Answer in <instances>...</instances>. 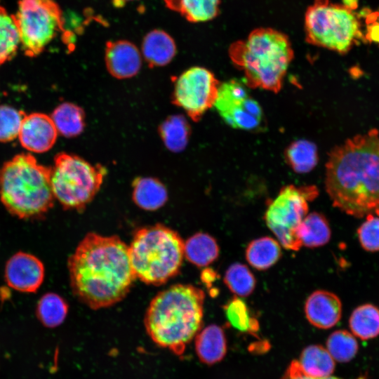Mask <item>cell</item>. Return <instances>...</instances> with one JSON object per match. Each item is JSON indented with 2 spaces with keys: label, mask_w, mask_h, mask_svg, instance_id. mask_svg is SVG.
Returning a JSON list of instances; mask_svg holds the SVG:
<instances>
[{
  "label": "cell",
  "mask_w": 379,
  "mask_h": 379,
  "mask_svg": "<svg viewBox=\"0 0 379 379\" xmlns=\"http://www.w3.org/2000/svg\"><path fill=\"white\" fill-rule=\"evenodd\" d=\"M223 309L228 321L235 328L246 332H255L258 329V320L251 315L247 305L241 298H233Z\"/></svg>",
  "instance_id": "obj_33"
},
{
  "label": "cell",
  "mask_w": 379,
  "mask_h": 379,
  "mask_svg": "<svg viewBox=\"0 0 379 379\" xmlns=\"http://www.w3.org/2000/svg\"><path fill=\"white\" fill-rule=\"evenodd\" d=\"M159 131L165 146L171 152H178L187 144L190 128L185 117L173 115L160 125Z\"/></svg>",
  "instance_id": "obj_27"
},
{
  "label": "cell",
  "mask_w": 379,
  "mask_h": 379,
  "mask_svg": "<svg viewBox=\"0 0 379 379\" xmlns=\"http://www.w3.org/2000/svg\"><path fill=\"white\" fill-rule=\"evenodd\" d=\"M205 293L191 284H178L159 292L144 319L146 331L157 345L181 355L201 328Z\"/></svg>",
  "instance_id": "obj_3"
},
{
  "label": "cell",
  "mask_w": 379,
  "mask_h": 379,
  "mask_svg": "<svg viewBox=\"0 0 379 379\" xmlns=\"http://www.w3.org/2000/svg\"><path fill=\"white\" fill-rule=\"evenodd\" d=\"M357 232L360 245L365 251H379V216L366 215Z\"/></svg>",
  "instance_id": "obj_35"
},
{
  "label": "cell",
  "mask_w": 379,
  "mask_h": 379,
  "mask_svg": "<svg viewBox=\"0 0 379 379\" xmlns=\"http://www.w3.org/2000/svg\"><path fill=\"white\" fill-rule=\"evenodd\" d=\"M5 279L11 288L22 293H35L42 284L45 269L35 255L18 252L6 262Z\"/></svg>",
  "instance_id": "obj_13"
},
{
  "label": "cell",
  "mask_w": 379,
  "mask_h": 379,
  "mask_svg": "<svg viewBox=\"0 0 379 379\" xmlns=\"http://www.w3.org/2000/svg\"><path fill=\"white\" fill-rule=\"evenodd\" d=\"M304 310L307 319L312 326L328 329L340 320L342 302L335 293L318 290L309 295Z\"/></svg>",
  "instance_id": "obj_16"
},
{
  "label": "cell",
  "mask_w": 379,
  "mask_h": 379,
  "mask_svg": "<svg viewBox=\"0 0 379 379\" xmlns=\"http://www.w3.org/2000/svg\"><path fill=\"white\" fill-rule=\"evenodd\" d=\"M308 43L345 53L362 37L360 22L353 11L329 0H314L305 15Z\"/></svg>",
  "instance_id": "obj_7"
},
{
  "label": "cell",
  "mask_w": 379,
  "mask_h": 379,
  "mask_svg": "<svg viewBox=\"0 0 379 379\" xmlns=\"http://www.w3.org/2000/svg\"><path fill=\"white\" fill-rule=\"evenodd\" d=\"M317 196L316 186L290 185L282 187L270 201L264 215L265 221L284 248L298 251L302 247L298 229L307 215L308 202Z\"/></svg>",
  "instance_id": "obj_9"
},
{
  "label": "cell",
  "mask_w": 379,
  "mask_h": 379,
  "mask_svg": "<svg viewBox=\"0 0 379 379\" xmlns=\"http://www.w3.org/2000/svg\"><path fill=\"white\" fill-rule=\"evenodd\" d=\"M55 199L65 209L83 211L99 191L106 174L101 165H93L75 154L60 152L51 166Z\"/></svg>",
  "instance_id": "obj_8"
},
{
  "label": "cell",
  "mask_w": 379,
  "mask_h": 379,
  "mask_svg": "<svg viewBox=\"0 0 379 379\" xmlns=\"http://www.w3.org/2000/svg\"><path fill=\"white\" fill-rule=\"evenodd\" d=\"M298 363L304 373L313 377L329 376L335 368L334 359L326 348L318 345L305 348Z\"/></svg>",
  "instance_id": "obj_25"
},
{
  "label": "cell",
  "mask_w": 379,
  "mask_h": 379,
  "mask_svg": "<svg viewBox=\"0 0 379 379\" xmlns=\"http://www.w3.org/2000/svg\"><path fill=\"white\" fill-rule=\"evenodd\" d=\"M220 0H180L179 13L192 22H206L218 14Z\"/></svg>",
  "instance_id": "obj_32"
},
{
  "label": "cell",
  "mask_w": 379,
  "mask_h": 379,
  "mask_svg": "<svg viewBox=\"0 0 379 379\" xmlns=\"http://www.w3.org/2000/svg\"><path fill=\"white\" fill-rule=\"evenodd\" d=\"M247 87L243 80L231 79L220 84L213 106L230 126L253 131L263 123L264 115Z\"/></svg>",
  "instance_id": "obj_12"
},
{
  "label": "cell",
  "mask_w": 379,
  "mask_h": 379,
  "mask_svg": "<svg viewBox=\"0 0 379 379\" xmlns=\"http://www.w3.org/2000/svg\"><path fill=\"white\" fill-rule=\"evenodd\" d=\"M58 134L51 116L34 112L25 116L18 138L21 145L27 150L43 153L53 147Z\"/></svg>",
  "instance_id": "obj_14"
},
{
  "label": "cell",
  "mask_w": 379,
  "mask_h": 379,
  "mask_svg": "<svg viewBox=\"0 0 379 379\" xmlns=\"http://www.w3.org/2000/svg\"><path fill=\"white\" fill-rule=\"evenodd\" d=\"M218 255L219 246L216 240L206 233H197L185 242V258L197 267L209 265Z\"/></svg>",
  "instance_id": "obj_21"
},
{
  "label": "cell",
  "mask_w": 379,
  "mask_h": 379,
  "mask_svg": "<svg viewBox=\"0 0 379 379\" xmlns=\"http://www.w3.org/2000/svg\"><path fill=\"white\" fill-rule=\"evenodd\" d=\"M230 58L244 73V82L250 88L279 92L293 51L288 36L272 28L253 30L246 39L233 43Z\"/></svg>",
  "instance_id": "obj_4"
},
{
  "label": "cell",
  "mask_w": 379,
  "mask_h": 379,
  "mask_svg": "<svg viewBox=\"0 0 379 379\" xmlns=\"http://www.w3.org/2000/svg\"><path fill=\"white\" fill-rule=\"evenodd\" d=\"M128 251L136 278L145 284L159 286L179 273L185 242L176 231L156 224L136 230Z\"/></svg>",
  "instance_id": "obj_6"
},
{
  "label": "cell",
  "mask_w": 379,
  "mask_h": 379,
  "mask_svg": "<svg viewBox=\"0 0 379 379\" xmlns=\"http://www.w3.org/2000/svg\"><path fill=\"white\" fill-rule=\"evenodd\" d=\"M298 237L302 246L317 248L330 241L331 230L326 218L321 213L312 212L303 219L298 229Z\"/></svg>",
  "instance_id": "obj_22"
},
{
  "label": "cell",
  "mask_w": 379,
  "mask_h": 379,
  "mask_svg": "<svg viewBox=\"0 0 379 379\" xmlns=\"http://www.w3.org/2000/svg\"><path fill=\"white\" fill-rule=\"evenodd\" d=\"M224 283L237 296L246 297L254 291L256 280L246 265L236 262L231 265L226 270Z\"/></svg>",
  "instance_id": "obj_30"
},
{
  "label": "cell",
  "mask_w": 379,
  "mask_h": 379,
  "mask_svg": "<svg viewBox=\"0 0 379 379\" xmlns=\"http://www.w3.org/2000/svg\"><path fill=\"white\" fill-rule=\"evenodd\" d=\"M20 44L19 32L14 16L0 6V65L15 55Z\"/></svg>",
  "instance_id": "obj_29"
},
{
  "label": "cell",
  "mask_w": 379,
  "mask_h": 379,
  "mask_svg": "<svg viewBox=\"0 0 379 379\" xmlns=\"http://www.w3.org/2000/svg\"><path fill=\"white\" fill-rule=\"evenodd\" d=\"M195 349L199 359L206 364L222 360L227 351L226 338L222 328L211 324L200 330L195 336Z\"/></svg>",
  "instance_id": "obj_18"
},
{
  "label": "cell",
  "mask_w": 379,
  "mask_h": 379,
  "mask_svg": "<svg viewBox=\"0 0 379 379\" xmlns=\"http://www.w3.org/2000/svg\"><path fill=\"white\" fill-rule=\"evenodd\" d=\"M281 256L279 243L270 237L251 241L246 249V259L258 270H266L276 264Z\"/></svg>",
  "instance_id": "obj_20"
},
{
  "label": "cell",
  "mask_w": 379,
  "mask_h": 379,
  "mask_svg": "<svg viewBox=\"0 0 379 379\" xmlns=\"http://www.w3.org/2000/svg\"><path fill=\"white\" fill-rule=\"evenodd\" d=\"M26 114L9 105H0V142H8L18 137Z\"/></svg>",
  "instance_id": "obj_34"
},
{
  "label": "cell",
  "mask_w": 379,
  "mask_h": 379,
  "mask_svg": "<svg viewBox=\"0 0 379 379\" xmlns=\"http://www.w3.org/2000/svg\"><path fill=\"white\" fill-rule=\"evenodd\" d=\"M352 333L366 340L379 335V307L366 303L359 305L352 312L349 319Z\"/></svg>",
  "instance_id": "obj_23"
},
{
  "label": "cell",
  "mask_w": 379,
  "mask_h": 379,
  "mask_svg": "<svg viewBox=\"0 0 379 379\" xmlns=\"http://www.w3.org/2000/svg\"><path fill=\"white\" fill-rule=\"evenodd\" d=\"M142 52L149 67H161L172 60L176 53V46L166 32L154 29L145 36Z\"/></svg>",
  "instance_id": "obj_17"
},
{
  "label": "cell",
  "mask_w": 379,
  "mask_h": 379,
  "mask_svg": "<svg viewBox=\"0 0 379 379\" xmlns=\"http://www.w3.org/2000/svg\"><path fill=\"white\" fill-rule=\"evenodd\" d=\"M51 166L38 163L31 154L14 156L0 168V200L20 219L44 216L53 206Z\"/></svg>",
  "instance_id": "obj_5"
},
{
  "label": "cell",
  "mask_w": 379,
  "mask_h": 379,
  "mask_svg": "<svg viewBox=\"0 0 379 379\" xmlns=\"http://www.w3.org/2000/svg\"><path fill=\"white\" fill-rule=\"evenodd\" d=\"M133 1V0H113V4L114 6L118 7L124 6L126 2Z\"/></svg>",
  "instance_id": "obj_40"
},
{
  "label": "cell",
  "mask_w": 379,
  "mask_h": 379,
  "mask_svg": "<svg viewBox=\"0 0 379 379\" xmlns=\"http://www.w3.org/2000/svg\"><path fill=\"white\" fill-rule=\"evenodd\" d=\"M220 84L208 69L192 67L175 80L173 102L198 121L214 105Z\"/></svg>",
  "instance_id": "obj_11"
},
{
  "label": "cell",
  "mask_w": 379,
  "mask_h": 379,
  "mask_svg": "<svg viewBox=\"0 0 379 379\" xmlns=\"http://www.w3.org/2000/svg\"><path fill=\"white\" fill-rule=\"evenodd\" d=\"M105 60L107 71L117 79H127L135 76L138 73L142 64L138 48L126 40L108 41Z\"/></svg>",
  "instance_id": "obj_15"
},
{
  "label": "cell",
  "mask_w": 379,
  "mask_h": 379,
  "mask_svg": "<svg viewBox=\"0 0 379 379\" xmlns=\"http://www.w3.org/2000/svg\"><path fill=\"white\" fill-rule=\"evenodd\" d=\"M73 294L93 310L121 301L137 279L128 246L118 236L89 232L67 260Z\"/></svg>",
  "instance_id": "obj_1"
},
{
  "label": "cell",
  "mask_w": 379,
  "mask_h": 379,
  "mask_svg": "<svg viewBox=\"0 0 379 379\" xmlns=\"http://www.w3.org/2000/svg\"><path fill=\"white\" fill-rule=\"evenodd\" d=\"M67 312L68 305L66 301L55 293L43 295L36 305V317L48 328H55L62 324Z\"/></svg>",
  "instance_id": "obj_28"
},
{
  "label": "cell",
  "mask_w": 379,
  "mask_h": 379,
  "mask_svg": "<svg viewBox=\"0 0 379 379\" xmlns=\"http://www.w3.org/2000/svg\"><path fill=\"white\" fill-rule=\"evenodd\" d=\"M367 37L371 41L379 43V23L369 25L367 28Z\"/></svg>",
  "instance_id": "obj_37"
},
{
  "label": "cell",
  "mask_w": 379,
  "mask_h": 379,
  "mask_svg": "<svg viewBox=\"0 0 379 379\" xmlns=\"http://www.w3.org/2000/svg\"><path fill=\"white\" fill-rule=\"evenodd\" d=\"M379 132L373 128L335 147L326 164V190L345 213L379 216Z\"/></svg>",
  "instance_id": "obj_2"
},
{
  "label": "cell",
  "mask_w": 379,
  "mask_h": 379,
  "mask_svg": "<svg viewBox=\"0 0 379 379\" xmlns=\"http://www.w3.org/2000/svg\"><path fill=\"white\" fill-rule=\"evenodd\" d=\"M133 201L140 208L154 211L162 207L168 199L165 186L153 178H138L133 182Z\"/></svg>",
  "instance_id": "obj_19"
},
{
  "label": "cell",
  "mask_w": 379,
  "mask_h": 379,
  "mask_svg": "<svg viewBox=\"0 0 379 379\" xmlns=\"http://www.w3.org/2000/svg\"><path fill=\"white\" fill-rule=\"evenodd\" d=\"M166 6L171 10L179 12L180 0H164Z\"/></svg>",
  "instance_id": "obj_38"
},
{
  "label": "cell",
  "mask_w": 379,
  "mask_h": 379,
  "mask_svg": "<svg viewBox=\"0 0 379 379\" xmlns=\"http://www.w3.org/2000/svg\"><path fill=\"white\" fill-rule=\"evenodd\" d=\"M287 164L298 173L311 171L317 164L318 154L316 145L306 140L293 142L285 152Z\"/></svg>",
  "instance_id": "obj_26"
},
{
  "label": "cell",
  "mask_w": 379,
  "mask_h": 379,
  "mask_svg": "<svg viewBox=\"0 0 379 379\" xmlns=\"http://www.w3.org/2000/svg\"><path fill=\"white\" fill-rule=\"evenodd\" d=\"M25 55L43 52L63 25L62 11L53 0H20L14 15Z\"/></svg>",
  "instance_id": "obj_10"
},
{
  "label": "cell",
  "mask_w": 379,
  "mask_h": 379,
  "mask_svg": "<svg viewBox=\"0 0 379 379\" xmlns=\"http://www.w3.org/2000/svg\"><path fill=\"white\" fill-rule=\"evenodd\" d=\"M342 5L350 10L354 11L358 6V0H343Z\"/></svg>",
  "instance_id": "obj_39"
},
{
  "label": "cell",
  "mask_w": 379,
  "mask_h": 379,
  "mask_svg": "<svg viewBox=\"0 0 379 379\" xmlns=\"http://www.w3.org/2000/svg\"><path fill=\"white\" fill-rule=\"evenodd\" d=\"M281 379H342L333 376L313 377L307 375L300 368L298 361H293ZM357 379H366L365 377H359Z\"/></svg>",
  "instance_id": "obj_36"
},
{
  "label": "cell",
  "mask_w": 379,
  "mask_h": 379,
  "mask_svg": "<svg viewBox=\"0 0 379 379\" xmlns=\"http://www.w3.org/2000/svg\"><path fill=\"white\" fill-rule=\"evenodd\" d=\"M378 148H379V146H378Z\"/></svg>",
  "instance_id": "obj_41"
},
{
  "label": "cell",
  "mask_w": 379,
  "mask_h": 379,
  "mask_svg": "<svg viewBox=\"0 0 379 379\" xmlns=\"http://www.w3.org/2000/svg\"><path fill=\"white\" fill-rule=\"evenodd\" d=\"M51 117L58 133L67 138L79 135L85 126V113L72 102H63L53 111Z\"/></svg>",
  "instance_id": "obj_24"
},
{
  "label": "cell",
  "mask_w": 379,
  "mask_h": 379,
  "mask_svg": "<svg viewBox=\"0 0 379 379\" xmlns=\"http://www.w3.org/2000/svg\"><path fill=\"white\" fill-rule=\"evenodd\" d=\"M358 343L354 335L345 330L333 332L327 339L326 350L334 360L347 362L357 353Z\"/></svg>",
  "instance_id": "obj_31"
}]
</instances>
